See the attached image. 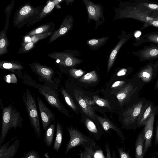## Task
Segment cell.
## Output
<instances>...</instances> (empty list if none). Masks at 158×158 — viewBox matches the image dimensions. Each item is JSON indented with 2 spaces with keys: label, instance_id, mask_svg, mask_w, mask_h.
Returning a JSON list of instances; mask_svg holds the SVG:
<instances>
[{
  "label": "cell",
  "instance_id": "3",
  "mask_svg": "<svg viewBox=\"0 0 158 158\" xmlns=\"http://www.w3.org/2000/svg\"><path fill=\"white\" fill-rule=\"evenodd\" d=\"M147 101L145 98H138L126 107L122 113L123 128L130 129L138 127V119Z\"/></svg>",
  "mask_w": 158,
  "mask_h": 158
},
{
  "label": "cell",
  "instance_id": "27",
  "mask_svg": "<svg viewBox=\"0 0 158 158\" xmlns=\"http://www.w3.org/2000/svg\"><path fill=\"white\" fill-rule=\"evenodd\" d=\"M55 126L56 122L54 121L53 123L49 126L45 132L44 141L46 146L48 147H50L52 143Z\"/></svg>",
  "mask_w": 158,
  "mask_h": 158
},
{
  "label": "cell",
  "instance_id": "5",
  "mask_svg": "<svg viewBox=\"0 0 158 158\" xmlns=\"http://www.w3.org/2000/svg\"><path fill=\"white\" fill-rule=\"evenodd\" d=\"M27 84L37 89L40 93L43 95L47 102L53 108L69 117V113L65 108L59 98V94L56 90L45 85L39 84L32 79H30Z\"/></svg>",
  "mask_w": 158,
  "mask_h": 158
},
{
  "label": "cell",
  "instance_id": "15",
  "mask_svg": "<svg viewBox=\"0 0 158 158\" xmlns=\"http://www.w3.org/2000/svg\"><path fill=\"white\" fill-rule=\"evenodd\" d=\"M52 57L56 59V62L66 67H73L82 61L81 59L73 56L71 54L65 53H58L52 55Z\"/></svg>",
  "mask_w": 158,
  "mask_h": 158
},
{
  "label": "cell",
  "instance_id": "44",
  "mask_svg": "<svg viewBox=\"0 0 158 158\" xmlns=\"http://www.w3.org/2000/svg\"><path fill=\"white\" fill-rule=\"evenodd\" d=\"M154 144L155 146L158 144V118L156 122V133Z\"/></svg>",
  "mask_w": 158,
  "mask_h": 158
},
{
  "label": "cell",
  "instance_id": "20",
  "mask_svg": "<svg viewBox=\"0 0 158 158\" xmlns=\"http://www.w3.org/2000/svg\"><path fill=\"white\" fill-rule=\"evenodd\" d=\"M155 106L153 103L147 100L138 119V127L144 126L147 119L151 114Z\"/></svg>",
  "mask_w": 158,
  "mask_h": 158
},
{
  "label": "cell",
  "instance_id": "25",
  "mask_svg": "<svg viewBox=\"0 0 158 158\" xmlns=\"http://www.w3.org/2000/svg\"><path fill=\"white\" fill-rule=\"evenodd\" d=\"M56 130L53 149L57 152L59 150L62 143L63 135V127L59 122L56 123Z\"/></svg>",
  "mask_w": 158,
  "mask_h": 158
},
{
  "label": "cell",
  "instance_id": "22",
  "mask_svg": "<svg viewBox=\"0 0 158 158\" xmlns=\"http://www.w3.org/2000/svg\"><path fill=\"white\" fill-rule=\"evenodd\" d=\"M145 139L143 129L138 135L135 145V158H143Z\"/></svg>",
  "mask_w": 158,
  "mask_h": 158
},
{
  "label": "cell",
  "instance_id": "35",
  "mask_svg": "<svg viewBox=\"0 0 158 158\" xmlns=\"http://www.w3.org/2000/svg\"><path fill=\"white\" fill-rule=\"evenodd\" d=\"M69 72L72 76L76 79L80 78L85 72L81 69H76L74 68L70 69Z\"/></svg>",
  "mask_w": 158,
  "mask_h": 158
},
{
  "label": "cell",
  "instance_id": "9",
  "mask_svg": "<svg viewBox=\"0 0 158 158\" xmlns=\"http://www.w3.org/2000/svg\"><path fill=\"white\" fill-rule=\"evenodd\" d=\"M158 113V105L155 106L151 114L147 119L143 128L145 139L144 155L152 147L155 117Z\"/></svg>",
  "mask_w": 158,
  "mask_h": 158
},
{
  "label": "cell",
  "instance_id": "40",
  "mask_svg": "<svg viewBox=\"0 0 158 158\" xmlns=\"http://www.w3.org/2000/svg\"><path fill=\"white\" fill-rule=\"evenodd\" d=\"M55 6V4L53 2H49L44 8L43 12L47 13L50 12L53 9Z\"/></svg>",
  "mask_w": 158,
  "mask_h": 158
},
{
  "label": "cell",
  "instance_id": "51",
  "mask_svg": "<svg viewBox=\"0 0 158 158\" xmlns=\"http://www.w3.org/2000/svg\"><path fill=\"white\" fill-rule=\"evenodd\" d=\"M150 158H158V156L156 155L153 154L151 156Z\"/></svg>",
  "mask_w": 158,
  "mask_h": 158
},
{
  "label": "cell",
  "instance_id": "39",
  "mask_svg": "<svg viewBox=\"0 0 158 158\" xmlns=\"http://www.w3.org/2000/svg\"><path fill=\"white\" fill-rule=\"evenodd\" d=\"M105 147L106 154V158H117L114 149H113L112 154H111L110 148L108 143H106L105 145Z\"/></svg>",
  "mask_w": 158,
  "mask_h": 158
},
{
  "label": "cell",
  "instance_id": "31",
  "mask_svg": "<svg viewBox=\"0 0 158 158\" xmlns=\"http://www.w3.org/2000/svg\"><path fill=\"white\" fill-rule=\"evenodd\" d=\"M60 92L66 103L74 111L77 113V107L71 96L63 88L61 89Z\"/></svg>",
  "mask_w": 158,
  "mask_h": 158
},
{
  "label": "cell",
  "instance_id": "46",
  "mask_svg": "<svg viewBox=\"0 0 158 158\" xmlns=\"http://www.w3.org/2000/svg\"><path fill=\"white\" fill-rule=\"evenodd\" d=\"M83 153L84 158H93L88 152L84 148Z\"/></svg>",
  "mask_w": 158,
  "mask_h": 158
},
{
  "label": "cell",
  "instance_id": "12",
  "mask_svg": "<svg viewBox=\"0 0 158 158\" xmlns=\"http://www.w3.org/2000/svg\"><path fill=\"white\" fill-rule=\"evenodd\" d=\"M37 101L43 129L45 132L52 122L55 119V115L38 96Z\"/></svg>",
  "mask_w": 158,
  "mask_h": 158
},
{
  "label": "cell",
  "instance_id": "1",
  "mask_svg": "<svg viewBox=\"0 0 158 158\" xmlns=\"http://www.w3.org/2000/svg\"><path fill=\"white\" fill-rule=\"evenodd\" d=\"M114 12L116 14L113 20L126 18L135 19L143 23L141 30L148 27L149 23L158 16V12L142 10L134 2H121L118 8H114Z\"/></svg>",
  "mask_w": 158,
  "mask_h": 158
},
{
  "label": "cell",
  "instance_id": "48",
  "mask_svg": "<svg viewBox=\"0 0 158 158\" xmlns=\"http://www.w3.org/2000/svg\"><path fill=\"white\" fill-rule=\"evenodd\" d=\"M154 63H155V64H156V66L158 69V60L156 61ZM154 89L155 90L158 89V78L154 86Z\"/></svg>",
  "mask_w": 158,
  "mask_h": 158
},
{
  "label": "cell",
  "instance_id": "45",
  "mask_svg": "<svg viewBox=\"0 0 158 158\" xmlns=\"http://www.w3.org/2000/svg\"><path fill=\"white\" fill-rule=\"evenodd\" d=\"M128 71L127 69H122L120 70L117 73L118 76H121L126 75Z\"/></svg>",
  "mask_w": 158,
  "mask_h": 158
},
{
  "label": "cell",
  "instance_id": "24",
  "mask_svg": "<svg viewBox=\"0 0 158 158\" xmlns=\"http://www.w3.org/2000/svg\"><path fill=\"white\" fill-rule=\"evenodd\" d=\"M139 8L152 12H158V4L147 0H138L133 2Z\"/></svg>",
  "mask_w": 158,
  "mask_h": 158
},
{
  "label": "cell",
  "instance_id": "42",
  "mask_svg": "<svg viewBox=\"0 0 158 158\" xmlns=\"http://www.w3.org/2000/svg\"><path fill=\"white\" fill-rule=\"evenodd\" d=\"M128 81H126L123 80H121L115 81L112 84L111 86V88H115L118 87H122L127 83Z\"/></svg>",
  "mask_w": 158,
  "mask_h": 158
},
{
  "label": "cell",
  "instance_id": "26",
  "mask_svg": "<svg viewBox=\"0 0 158 158\" xmlns=\"http://www.w3.org/2000/svg\"><path fill=\"white\" fill-rule=\"evenodd\" d=\"M109 39L108 37H103L99 39H89L86 41L89 48L93 50H96L102 46Z\"/></svg>",
  "mask_w": 158,
  "mask_h": 158
},
{
  "label": "cell",
  "instance_id": "18",
  "mask_svg": "<svg viewBox=\"0 0 158 158\" xmlns=\"http://www.w3.org/2000/svg\"><path fill=\"white\" fill-rule=\"evenodd\" d=\"M10 142L8 141L2 146L0 145V158H14L19 145V140L16 139L8 147Z\"/></svg>",
  "mask_w": 158,
  "mask_h": 158
},
{
  "label": "cell",
  "instance_id": "50",
  "mask_svg": "<svg viewBox=\"0 0 158 158\" xmlns=\"http://www.w3.org/2000/svg\"><path fill=\"white\" fill-rule=\"evenodd\" d=\"M79 158H84L83 151H81Z\"/></svg>",
  "mask_w": 158,
  "mask_h": 158
},
{
  "label": "cell",
  "instance_id": "10",
  "mask_svg": "<svg viewBox=\"0 0 158 158\" xmlns=\"http://www.w3.org/2000/svg\"><path fill=\"white\" fill-rule=\"evenodd\" d=\"M158 69L155 63L149 62L138 70L134 78L140 79L145 84L149 83L156 77Z\"/></svg>",
  "mask_w": 158,
  "mask_h": 158
},
{
  "label": "cell",
  "instance_id": "34",
  "mask_svg": "<svg viewBox=\"0 0 158 158\" xmlns=\"http://www.w3.org/2000/svg\"><path fill=\"white\" fill-rule=\"evenodd\" d=\"M93 147L84 148L88 152L93 158H105L101 150L98 149L95 151L93 150Z\"/></svg>",
  "mask_w": 158,
  "mask_h": 158
},
{
  "label": "cell",
  "instance_id": "19",
  "mask_svg": "<svg viewBox=\"0 0 158 158\" xmlns=\"http://www.w3.org/2000/svg\"><path fill=\"white\" fill-rule=\"evenodd\" d=\"M96 118L105 131L109 133L108 132L110 129L114 130L119 136L122 142L124 143L125 137L121 130L119 128L108 119L98 115H96Z\"/></svg>",
  "mask_w": 158,
  "mask_h": 158
},
{
  "label": "cell",
  "instance_id": "21",
  "mask_svg": "<svg viewBox=\"0 0 158 158\" xmlns=\"http://www.w3.org/2000/svg\"><path fill=\"white\" fill-rule=\"evenodd\" d=\"M85 124L91 135L92 138L94 140H99L103 133L101 129L89 118L85 119Z\"/></svg>",
  "mask_w": 158,
  "mask_h": 158
},
{
  "label": "cell",
  "instance_id": "13",
  "mask_svg": "<svg viewBox=\"0 0 158 158\" xmlns=\"http://www.w3.org/2000/svg\"><path fill=\"white\" fill-rule=\"evenodd\" d=\"M134 56H137L141 61L152 60L158 58V44H152L144 46L143 48L133 52Z\"/></svg>",
  "mask_w": 158,
  "mask_h": 158
},
{
  "label": "cell",
  "instance_id": "41",
  "mask_svg": "<svg viewBox=\"0 0 158 158\" xmlns=\"http://www.w3.org/2000/svg\"><path fill=\"white\" fill-rule=\"evenodd\" d=\"M49 26L47 25L44 26L42 27L39 28L33 31L30 34V35H34L41 33L47 30Z\"/></svg>",
  "mask_w": 158,
  "mask_h": 158
},
{
  "label": "cell",
  "instance_id": "37",
  "mask_svg": "<svg viewBox=\"0 0 158 158\" xmlns=\"http://www.w3.org/2000/svg\"><path fill=\"white\" fill-rule=\"evenodd\" d=\"M3 79L7 83L17 84L18 82V80L16 76L13 73L4 76Z\"/></svg>",
  "mask_w": 158,
  "mask_h": 158
},
{
  "label": "cell",
  "instance_id": "4",
  "mask_svg": "<svg viewBox=\"0 0 158 158\" xmlns=\"http://www.w3.org/2000/svg\"><path fill=\"white\" fill-rule=\"evenodd\" d=\"M145 84L140 79L135 78L128 81L116 94L119 105L127 107L135 101Z\"/></svg>",
  "mask_w": 158,
  "mask_h": 158
},
{
  "label": "cell",
  "instance_id": "47",
  "mask_svg": "<svg viewBox=\"0 0 158 158\" xmlns=\"http://www.w3.org/2000/svg\"><path fill=\"white\" fill-rule=\"evenodd\" d=\"M33 46V43L32 42H29L27 44L25 47V49L26 50L30 49Z\"/></svg>",
  "mask_w": 158,
  "mask_h": 158
},
{
  "label": "cell",
  "instance_id": "16",
  "mask_svg": "<svg viewBox=\"0 0 158 158\" xmlns=\"http://www.w3.org/2000/svg\"><path fill=\"white\" fill-rule=\"evenodd\" d=\"M33 71L46 81L53 83V77L55 73L53 69L38 64H35L31 66Z\"/></svg>",
  "mask_w": 158,
  "mask_h": 158
},
{
  "label": "cell",
  "instance_id": "11",
  "mask_svg": "<svg viewBox=\"0 0 158 158\" xmlns=\"http://www.w3.org/2000/svg\"><path fill=\"white\" fill-rule=\"evenodd\" d=\"M75 98L83 111L88 116L95 120L96 116L92 106V102L89 100L83 92L77 89L74 91Z\"/></svg>",
  "mask_w": 158,
  "mask_h": 158
},
{
  "label": "cell",
  "instance_id": "32",
  "mask_svg": "<svg viewBox=\"0 0 158 158\" xmlns=\"http://www.w3.org/2000/svg\"><path fill=\"white\" fill-rule=\"evenodd\" d=\"M5 34L3 31L0 34V54L1 55L4 53L7 50V40L5 36Z\"/></svg>",
  "mask_w": 158,
  "mask_h": 158
},
{
  "label": "cell",
  "instance_id": "29",
  "mask_svg": "<svg viewBox=\"0 0 158 158\" xmlns=\"http://www.w3.org/2000/svg\"><path fill=\"white\" fill-rule=\"evenodd\" d=\"M98 80L97 75L94 71L86 74L79 80L80 82L86 83H94L97 82Z\"/></svg>",
  "mask_w": 158,
  "mask_h": 158
},
{
  "label": "cell",
  "instance_id": "30",
  "mask_svg": "<svg viewBox=\"0 0 158 158\" xmlns=\"http://www.w3.org/2000/svg\"><path fill=\"white\" fill-rule=\"evenodd\" d=\"M0 68L8 69L18 75L17 71L23 69V67L21 65L16 63L4 62L1 63Z\"/></svg>",
  "mask_w": 158,
  "mask_h": 158
},
{
  "label": "cell",
  "instance_id": "23",
  "mask_svg": "<svg viewBox=\"0 0 158 158\" xmlns=\"http://www.w3.org/2000/svg\"><path fill=\"white\" fill-rule=\"evenodd\" d=\"M147 42L158 44V31L141 35L133 45L137 47Z\"/></svg>",
  "mask_w": 158,
  "mask_h": 158
},
{
  "label": "cell",
  "instance_id": "6",
  "mask_svg": "<svg viewBox=\"0 0 158 158\" xmlns=\"http://www.w3.org/2000/svg\"><path fill=\"white\" fill-rule=\"evenodd\" d=\"M22 98L30 124L36 135L40 137L41 131L35 99L27 88L23 94Z\"/></svg>",
  "mask_w": 158,
  "mask_h": 158
},
{
  "label": "cell",
  "instance_id": "7",
  "mask_svg": "<svg viewBox=\"0 0 158 158\" xmlns=\"http://www.w3.org/2000/svg\"><path fill=\"white\" fill-rule=\"evenodd\" d=\"M70 139L67 145L65 153L67 154L72 148L81 146L89 148L96 145L97 142L93 139L88 136L72 126L67 127Z\"/></svg>",
  "mask_w": 158,
  "mask_h": 158
},
{
  "label": "cell",
  "instance_id": "33",
  "mask_svg": "<svg viewBox=\"0 0 158 158\" xmlns=\"http://www.w3.org/2000/svg\"><path fill=\"white\" fill-rule=\"evenodd\" d=\"M93 102L97 105L102 107H106L109 109H111L109 102L108 100L99 98L97 96H93Z\"/></svg>",
  "mask_w": 158,
  "mask_h": 158
},
{
  "label": "cell",
  "instance_id": "17",
  "mask_svg": "<svg viewBox=\"0 0 158 158\" xmlns=\"http://www.w3.org/2000/svg\"><path fill=\"white\" fill-rule=\"evenodd\" d=\"M74 21L73 18L71 15H68L66 16L59 29L55 31L51 37L49 43L52 42L57 38L71 30L73 27Z\"/></svg>",
  "mask_w": 158,
  "mask_h": 158
},
{
  "label": "cell",
  "instance_id": "36",
  "mask_svg": "<svg viewBox=\"0 0 158 158\" xmlns=\"http://www.w3.org/2000/svg\"><path fill=\"white\" fill-rule=\"evenodd\" d=\"M116 147L120 158H131L129 151H126L122 147Z\"/></svg>",
  "mask_w": 158,
  "mask_h": 158
},
{
  "label": "cell",
  "instance_id": "43",
  "mask_svg": "<svg viewBox=\"0 0 158 158\" xmlns=\"http://www.w3.org/2000/svg\"><path fill=\"white\" fill-rule=\"evenodd\" d=\"M149 26H152L158 28V16L155 18L149 23L148 27Z\"/></svg>",
  "mask_w": 158,
  "mask_h": 158
},
{
  "label": "cell",
  "instance_id": "14",
  "mask_svg": "<svg viewBox=\"0 0 158 158\" xmlns=\"http://www.w3.org/2000/svg\"><path fill=\"white\" fill-rule=\"evenodd\" d=\"M132 34H127L124 31L121 32V35L118 37L120 40L111 51L109 56L108 61L107 73H108L113 66L116 59V56L122 46L124 45L131 37Z\"/></svg>",
  "mask_w": 158,
  "mask_h": 158
},
{
  "label": "cell",
  "instance_id": "28",
  "mask_svg": "<svg viewBox=\"0 0 158 158\" xmlns=\"http://www.w3.org/2000/svg\"><path fill=\"white\" fill-rule=\"evenodd\" d=\"M35 10L30 6L26 5L21 8L17 17L15 22H20L34 13Z\"/></svg>",
  "mask_w": 158,
  "mask_h": 158
},
{
  "label": "cell",
  "instance_id": "8",
  "mask_svg": "<svg viewBox=\"0 0 158 158\" xmlns=\"http://www.w3.org/2000/svg\"><path fill=\"white\" fill-rule=\"evenodd\" d=\"M82 1L87 11L88 22L89 23L92 20H94L96 24L95 28L97 29L105 21L102 6L98 3L96 4L90 0Z\"/></svg>",
  "mask_w": 158,
  "mask_h": 158
},
{
  "label": "cell",
  "instance_id": "38",
  "mask_svg": "<svg viewBox=\"0 0 158 158\" xmlns=\"http://www.w3.org/2000/svg\"><path fill=\"white\" fill-rule=\"evenodd\" d=\"M21 158H41L39 153L34 150H32L24 153Z\"/></svg>",
  "mask_w": 158,
  "mask_h": 158
},
{
  "label": "cell",
  "instance_id": "2",
  "mask_svg": "<svg viewBox=\"0 0 158 158\" xmlns=\"http://www.w3.org/2000/svg\"><path fill=\"white\" fill-rule=\"evenodd\" d=\"M0 106L2 111V127L0 137V146L3 142L9 131L13 128L15 129L23 126V119L20 113L13 105L10 104L4 107L0 99Z\"/></svg>",
  "mask_w": 158,
  "mask_h": 158
},
{
  "label": "cell",
  "instance_id": "49",
  "mask_svg": "<svg viewBox=\"0 0 158 158\" xmlns=\"http://www.w3.org/2000/svg\"><path fill=\"white\" fill-rule=\"evenodd\" d=\"M25 40L26 41L30 42L31 41V39L30 37H27L25 38Z\"/></svg>",
  "mask_w": 158,
  "mask_h": 158
}]
</instances>
